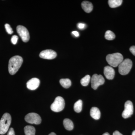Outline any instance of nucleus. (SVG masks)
I'll use <instances>...</instances> for the list:
<instances>
[{
  "instance_id": "5701e85b",
  "label": "nucleus",
  "mask_w": 135,
  "mask_h": 135,
  "mask_svg": "<svg viewBox=\"0 0 135 135\" xmlns=\"http://www.w3.org/2000/svg\"><path fill=\"white\" fill-rule=\"evenodd\" d=\"M18 37L17 35H13L11 37V42L13 44H16L17 43L18 40Z\"/></svg>"
},
{
  "instance_id": "9b49d317",
  "label": "nucleus",
  "mask_w": 135,
  "mask_h": 135,
  "mask_svg": "<svg viewBox=\"0 0 135 135\" xmlns=\"http://www.w3.org/2000/svg\"><path fill=\"white\" fill-rule=\"evenodd\" d=\"M40 84V81L39 79L33 78L29 80L27 83V87L31 90H35L38 88Z\"/></svg>"
},
{
  "instance_id": "f257e3e1",
  "label": "nucleus",
  "mask_w": 135,
  "mask_h": 135,
  "mask_svg": "<svg viewBox=\"0 0 135 135\" xmlns=\"http://www.w3.org/2000/svg\"><path fill=\"white\" fill-rule=\"evenodd\" d=\"M23 62L22 57L15 56L10 59L8 64V71L10 74L14 75L21 67Z\"/></svg>"
},
{
  "instance_id": "bb28decb",
  "label": "nucleus",
  "mask_w": 135,
  "mask_h": 135,
  "mask_svg": "<svg viewBox=\"0 0 135 135\" xmlns=\"http://www.w3.org/2000/svg\"><path fill=\"white\" fill-rule=\"evenodd\" d=\"M72 33L73 35H74L76 37H78L79 36V33L77 31H73L72 32Z\"/></svg>"
},
{
  "instance_id": "423d86ee",
  "label": "nucleus",
  "mask_w": 135,
  "mask_h": 135,
  "mask_svg": "<svg viewBox=\"0 0 135 135\" xmlns=\"http://www.w3.org/2000/svg\"><path fill=\"white\" fill-rule=\"evenodd\" d=\"M25 120L27 123L36 125H39L41 122L40 116L38 114L35 113H31L27 114L25 117Z\"/></svg>"
},
{
  "instance_id": "393cba45",
  "label": "nucleus",
  "mask_w": 135,
  "mask_h": 135,
  "mask_svg": "<svg viewBox=\"0 0 135 135\" xmlns=\"http://www.w3.org/2000/svg\"><path fill=\"white\" fill-rule=\"evenodd\" d=\"M77 27L79 29H83L85 27V25L82 23H79L77 25Z\"/></svg>"
},
{
  "instance_id": "20e7f679",
  "label": "nucleus",
  "mask_w": 135,
  "mask_h": 135,
  "mask_svg": "<svg viewBox=\"0 0 135 135\" xmlns=\"http://www.w3.org/2000/svg\"><path fill=\"white\" fill-rule=\"evenodd\" d=\"M133 65L132 61L129 59H126L119 65V73L122 75H126L130 72Z\"/></svg>"
},
{
  "instance_id": "dca6fc26",
  "label": "nucleus",
  "mask_w": 135,
  "mask_h": 135,
  "mask_svg": "<svg viewBox=\"0 0 135 135\" xmlns=\"http://www.w3.org/2000/svg\"><path fill=\"white\" fill-rule=\"evenodd\" d=\"M24 131L26 135H35V128L33 126H26L24 128Z\"/></svg>"
},
{
  "instance_id": "1a4fd4ad",
  "label": "nucleus",
  "mask_w": 135,
  "mask_h": 135,
  "mask_svg": "<svg viewBox=\"0 0 135 135\" xmlns=\"http://www.w3.org/2000/svg\"><path fill=\"white\" fill-rule=\"evenodd\" d=\"M125 109L122 113V117L127 119L131 117L133 114L134 108L133 103L131 101H126L125 104Z\"/></svg>"
},
{
  "instance_id": "f3484780",
  "label": "nucleus",
  "mask_w": 135,
  "mask_h": 135,
  "mask_svg": "<svg viewBox=\"0 0 135 135\" xmlns=\"http://www.w3.org/2000/svg\"><path fill=\"white\" fill-rule=\"evenodd\" d=\"M122 2V0H109L108 3L110 7L114 8L120 6Z\"/></svg>"
},
{
  "instance_id": "c756f323",
  "label": "nucleus",
  "mask_w": 135,
  "mask_h": 135,
  "mask_svg": "<svg viewBox=\"0 0 135 135\" xmlns=\"http://www.w3.org/2000/svg\"><path fill=\"white\" fill-rule=\"evenodd\" d=\"M103 135H110L109 133H104V134H103Z\"/></svg>"
},
{
  "instance_id": "9d476101",
  "label": "nucleus",
  "mask_w": 135,
  "mask_h": 135,
  "mask_svg": "<svg viewBox=\"0 0 135 135\" xmlns=\"http://www.w3.org/2000/svg\"><path fill=\"white\" fill-rule=\"evenodd\" d=\"M57 54L52 50H46L42 51L40 54L41 58L46 59H53L55 58Z\"/></svg>"
},
{
  "instance_id": "7c9ffc66",
  "label": "nucleus",
  "mask_w": 135,
  "mask_h": 135,
  "mask_svg": "<svg viewBox=\"0 0 135 135\" xmlns=\"http://www.w3.org/2000/svg\"><path fill=\"white\" fill-rule=\"evenodd\" d=\"M132 135H135V130L133 131V133H132Z\"/></svg>"
},
{
  "instance_id": "0eeeda50",
  "label": "nucleus",
  "mask_w": 135,
  "mask_h": 135,
  "mask_svg": "<svg viewBox=\"0 0 135 135\" xmlns=\"http://www.w3.org/2000/svg\"><path fill=\"white\" fill-rule=\"evenodd\" d=\"M104 82V79L102 75L94 74L91 79V87L93 89H97L99 86L103 84Z\"/></svg>"
},
{
  "instance_id": "f8f14e48",
  "label": "nucleus",
  "mask_w": 135,
  "mask_h": 135,
  "mask_svg": "<svg viewBox=\"0 0 135 135\" xmlns=\"http://www.w3.org/2000/svg\"><path fill=\"white\" fill-rule=\"evenodd\" d=\"M104 74L108 80H112L114 78L115 71L110 66H106L104 68Z\"/></svg>"
},
{
  "instance_id": "4468645a",
  "label": "nucleus",
  "mask_w": 135,
  "mask_h": 135,
  "mask_svg": "<svg viewBox=\"0 0 135 135\" xmlns=\"http://www.w3.org/2000/svg\"><path fill=\"white\" fill-rule=\"evenodd\" d=\"M81 7L87 13L91 12L93 8L92 3L87 1L83 2L81 3Z\"/></svg>"
},
{
  "instance_id": "f03ea898",
  "label": "nucleus",
  "mask_w": 135,
  "mask_h": 135,
  "mask_svg": "<svg viewBox=\"0 0 135 135\" xmlns=\"http://www.w3.org/2000/svg\"><path fill=\"white\" fill-rule=\"evenodd\" d=\"M11 117L9 113L4 114L0 120V134H4L7 132L11 124Z\"/></svg>"
},
{
  "instance_id": "6ab92c4d",
  "label": "nucleus",
  "mask_w": 135,
  "mask_h": 135,
  "mask_svg": "<svg viewBox=\"0 0 135 135\" xmlns=\"http://www.w3.org/2000/svg\"><path fill=\"white\" fill-rule=\"evenodd\" d=\"M82 101L80 99L77 101L74 104V111L76 112L80 113L81 112V110H82Z\"/></svg>"
},
{
  "instance_id": "2eb2a0df",
  "label": "nucleus",
  "mask_w": 135,
  "mask_h": 135,
  "mask_svg": "<svg viewBox=\"0 0 135 135\" xmlns=\"http://www.w3.org/2000/svg\"><path fill=\"white\" fill-rule=\"evenodd\" d=\"M64 127L66 130L71 131L74 128V124L73 122L69 119H65L63 121Z\"/></svg>"
},
{
  "instance_id": "cd10ccee",
  "label": "nucleus",
  "mask_w": 135,
  "mask_h": 135,
  "mask_svg": "<svg viewBox=\"0 0 135 135\" xmlns=\"http://www.w3.org/2000/svg\"><path fill=\"white\" fill-rule=\"evenodd\" d=\"M113 135H123L121 133H120L119 131H114L113 133Z\"/></svg>"
},
{
  "instance_id": "ddd939ff",
  "label": "nucleus",
  "mask_w": 135,
  "mask_h": 135,
  "mask_svg": "<svg viewBox=\"0 0 135 135\" xmlns=\"http://www.w3.org/2000/svg\"><path fill=\"white\" fill-rule=\"evenodd\" d=\"M90 115L93 119L98 120L101 116V112L98 108L96 107H93L90 109Z\"/></svg>"
},
{
  "instance_id": "a878e982",
  "label": "nucleus",
  "mask_w": 135,
  "mask_h": 135,
  "mask_svg": "<svg viewBox=\"0 0 135 135\" xmlns=\"http://www.w3.org/2000/svg\"><path fill=\"white\" fill-rule=\"evenodd\" d=\"M129 50L131 52V53L133 54L135 56V46H132L129 49Z\"/></svg>"
},
{
  "instance_id": "412c9836",
  "label": "nucleus",
  "mask_w": 135,
  "mask_h": 135,
  "mask_svg": "<svg viewBox=\"0 0 135 135\" xmlns=\"http://www.w3.org/2000/svg\"><path fill=\"white\" fill-rule=\"evenodd\" d=\"M105 38L108 40H112L115 38V35L112 31H107L105 34Z\"/></svg>"
},
{
  "instance_id": "c85d7f7f",
  "label": "nucleus",
  "mask_w": 135,
  "mask_h": 135,
  "mask_svg": "<svg viewBox=\"0 0 135 135\" xmlns=\"http://www.w3.org/2000/svg\"><path fill=\"white\" fill-rule=\"evenodd\" d=\"M49 135H56V134L55 133L52 132V133H50Z\"/></svg>"
},
{
  "instance_id": "6e6552de",
  "label": "nucleus",
  "mask_w": 135,
  "mask_h": 135,
  "mask_svg": "<svg viewBox=\"0 0 135 135\" xmlns=\"http://www.w3.org/2000/svg\"><path fill=\"white\" fill-rule=\"evenodd\" d=\"M17 32L24 42H27L30 39L29 33L27 29L25 27L18 25L17 27Z\"/></svg>"
},
{
  "instance_id": "aec40b11",
  "label": "nucleus",
  "mask_w": 135,
  "mask_h": 135,
  "mask_svg": "<svg viewBox=\"0 0 135 135\" xmlns=\"http://www.w3.org/2000/svg\"><path fill=\"white\" fill-rule=\"evenodd\" d=\"M90 80V76L89 75H87L81 80V84L82 86H88V84H89Z\"/></svg>"
},
{
  "instance_id": "a211bd4d",
  "label": "nucleus",
  "mask_w": 135,
  "mask_h": 135,
  "mask_svg": "<svg viewBox=\"0 0 135 135\" xmlns=\"http://www.w3.org/2000/svg\"><path fill=\"white\" fill-rule=\"evenodd\" d=\"M60 83L62 86L66 89L68 88L71 85V82L68 79H61L60 80Z\"/></svg>"
},
{
  "instance_id": "4be33fe9",
  "label": "nucleus",
  "mask_w": 135,
  "mask_h": 135,
  "mask_svg": "<svg viewBox=\"0 0 135 135\" xmlns=\"http://www.w3.org/2000/svg\"><path fill=\"white\" fill-rule=\"evenodd\" d=\"M5 26L6 31L9 34L11 35L13 33V30H12V28L8 24H6Z\"/></svg>"
},
{
  "instance_id": "7ed1b4c3",
  "label": "nucleus",
  "mask_w": 135,
  "mask_h": 135,
  "mask_svg": "<svg viewBox=\"0 0 135 135\" xmlns=\"http://www.w3.org/2000/svg\"><path fill=\"white\" fill-rule=\"evenodd\" d=\"M123 56L120 53L109 54L106 56V60L111 66L116 67L123 61Z\"/></svg>"
},
{
  "instance_id": "b1692460",
  "label": "nucleus",
  "mask_w": 135,
  "mask_h": 135,
  "mask_svg": "<svg viewBox=\"0 0 135 135\" xmlns=\"http://www.w3.org/2000/svg\"><path fill=\"white\" fill-rule=\"evenodd\" d=\"M7 135H15V131L12 128H11L9 130Z\"/></svg>"
},
{
  "instance_id": "39448f33",
  "label": "nucleus",
  "mask_w": 135,
  "mask_h": 135,
  "mask_svg": "<svg viewBox=\"0 0 135 135\" xmlns=\"http://www.w3.org/2000/svg\"><path fill=\"white\" fill-rule=\"evenodd\" d=\"M65 106L64 99L61 97H57L55 99L50 107L51 109L53 112H59L62 110Z\"/></svg>"
}]
</instances>
